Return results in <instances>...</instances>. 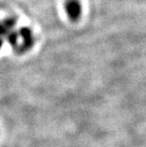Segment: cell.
<instances>
[{"mask_svg":"<svg viewBox=\"0 0 146 147\" xmlns=\"http://www.w3.org/2000/svg\"><path fill=\"white\" fill-rule=\"evenodd\" d=\"M19 37L22 39V41L18 46L17 51H15L18 54H23V53L29 51L30 49L32 48L33 44H34V37L32 35V32L25 28V29H22L19 32Z\"/></svg>","mask_w":146,"mask_h":147,"instance_id":"6da1fadb","label":"cell"},{"mask_svg":"<svg viewBox=\"0 0 146 147\" xmlns=\"http://www.w3.org/2000/svg\"><path fill=\"white\" fill-rule=\"evenodd\" d=\"M3 42H4V39L0 37V49H1V48L3 47Z\"/></svg>","mask_w":146,"mask_h":147,"instance_id":"7a4b0ae2","label":"cell"}]
</instances>
